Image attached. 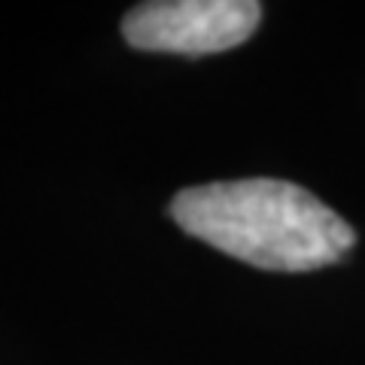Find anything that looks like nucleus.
Instances as JSON below:
<instances>
[{
    "instance_id": "obj_1",
    "label": "nucleus",
    "mask_w": 365,
    "mask_h": 365,
    "mask_svg": "<svg viewBox=\"0 0 365 365\" xmlns=\"http://www.w3.org/2000/svg\"><path fill=\"white\" fill-rule=\"evenodd\" d=\"M170 216L186 235L262 271H317L356 244L347 220L289 180L250 177L182 189Z\"/></svg>"
},
{
    "instance_id": "obj_2",
    "label": "nucleus",
    "mask_w": 365,
    "mask_h": 365,
    "mask_svg": "<svg viewBox=\"0 0 365 365\" xmlns=\"http://www.w3.org/2000/svg\"><path fill=\"white\" fill-rule=\"evenodd\" d=\"M259 21L256 0H153L125 13L122 34L140 52L216 55L247 43Z\"/></svg>"
}]
</instances>
